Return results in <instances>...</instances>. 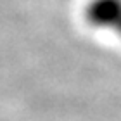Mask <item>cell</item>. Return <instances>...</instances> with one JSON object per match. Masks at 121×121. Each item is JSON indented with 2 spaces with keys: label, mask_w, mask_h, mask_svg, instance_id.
I'll use <instances>...</instances> for the list:
<instances>
[{
  "label": "cell",
  "mask_w": 121,
  "mask_h": 121,
  "mask_svg": "<svg viewBox=\"0 0 121 121\" xmlns=\"http://www.w3.org/2000/svg\"><path fill=\"white\" fill-rule=\"evenodd\" d=\"M121 16V0H90L85 9V19L93 28L112 30Z\"/></svg>",
  "instance_id": "cell-1"
},
{
  "label": "cell",
  "mask_w": 121,
  "mask_h": 121,
  "mask_svg": "<svg viewBox=\"0 0 121 121\" xmlns=\"http://www.w3.org/2000/svg\"><path fill=\"white\" fill-rule=\"evenodd\" d=\"M112 31H116L118 35H121V16H119V19L116 21V24H114V28H112Z\"/></svg>",
  "instance_id": "cell-2"
}]
</instances>
